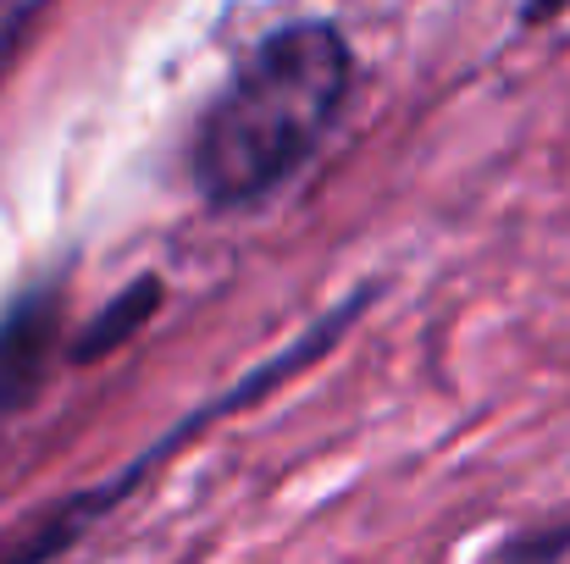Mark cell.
<instances>
[{
  "instance_id": "6da1fadb",
  "label": "cell",
  "mask_w": 570,
  "mask_h": 564,
  "mask_svg": "<svg viewBox=\"0 0 570 564\" xmlns=\"http://www.w3.org/2000/svg\"><path fill=\"white\" fill-rule=\"evenodd\" d=\"M355 78L338 22H288L266 33L199 117L189 150L194 188L210 205H255L288 184L327 139Z\"/></svg>"
},
{
  "instance_id": "7a4b0ae2",
  "label": "cell",
  "mask_w": 570,
  "mask_h": 564,
  "mask_svg": "<svg viewBox=\"0 0 570 564\" xmlns=\"http://www.w3.org/2000/svg\"><path fill=\"white\" fill-rule=\"evenodd\" d=\"M366 299H372V294H355V299H344V305H338L327 321H316V327H311L299 344H288L277 360H266L261 372H249L244 382H238V387H227L216 404L194 409L178 432H167V437H161L150 454H139V459H134L122 476H111L106 487H89V493H78V498H61L56 509H45L39 521H28V526L11 537V543H0V564H45V560H56V554H67V548H72V543H78V537H83V532H89V526H95L106 509H117V504H122V498H128V493H134V487H139V482H145V476H150V471H156V465H161L173 448H178V443H189L199 426H210V420H216V415H227V409H244V404H249V398H261L266 387L288 382V376L299 372V366H311L316 355H327V344H333V338H338V333H344V327H350L361 310H366Z\"/></svg>"
},
{
  "instance_id": "3957f363",
  "label": "cell",
  "mask_w": 570,
  "mask_h": 564,
  "mask_svg": "<svg viewBox=\"0 0 570 564\" xmlns=\"http://www.w3.org/2000/svg\"><path fill=\"white\" fill-rule=\"evenodd\" d=\"M56 327H61L56 294H33L11 305V316L0 321V409H17L33 398V387L50 372Z\"/></svg>"
},
{
  "instance_id": "277c9868",
  "label": "cell",
  "mask_w": 570,
  "mask_h": 564,
  "mask_svg": "<svg viewBox=\"0 0 570 564\" xmlns=\"http://www.w3.org/2000/svg\"><path fill=\"white\" fill-rule=\"evenodd\" d=\"M156 305H161V277H139L134 288H122V294L100 310V321H89V327L78 333L72 360H78V366H89L95 355H111L117 344H128V338L156 316Z\"/></svg>"
},
{
  "instance_id": "5b68a950",
  "label": "cell",
  "mask_w": 570,
  "mask_h": 564,
  "mask_svg": "<svg viewBox=\"0 0 570 564\" xmlns=\"http://www.w3.org/2000/svg\"><path fill=\"white\" fill-rule=\"evenodd\" d=\"M45 6L50 0H0V78H6L11 56L22 50V39L33 33V22H39Z\"/></svg>"
},
{
  "instance_id": "8992f818",
  "label": "cell",
  "mask_w": 570,
  "mask_h": 564,
  "mask_svg": "<svg viewBox=\"0 0 570 564\" xmlns=\"http://www.w3.org/2000/svg\"><path fill=\"white\" fill-rule=\"evenodd\" d=\"M570 0H521V22L527 28H538V22H554V17H566Z\"/></svg>"
}]
</instances>
